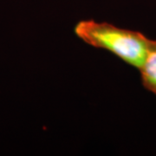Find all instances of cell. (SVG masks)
<instances>
[{"label": "cell", "mask_w": 156, "mask_h": 156, "mask_svg": "<svg viewBox=\"0 0 156 156\" xmlns=\"http://www.w3.org/2000/svg\"><path fill=\"white\" fill-rule=\"evenodd\" d=\"M139 71L144 88L156 95V40H151L147 54Z\"/></svg>", "instance_id": "cell-2"}, {"label": "cell", "mask_w": 156, "mask_h": 156, "mask_svg": "<svg viewBox=\"0 0 156 156\" xmlns=\"http://www.w3.org/2000/svg\"><path fill=\"white\" fill-rule=\"evenodd\" d=\"M74 31L84 43L110 52L137 69L145 60L151 43V39L139 31L94 20L78 22Z\"/></svg>", "instance_id": "cell-1"}]
</instances>
